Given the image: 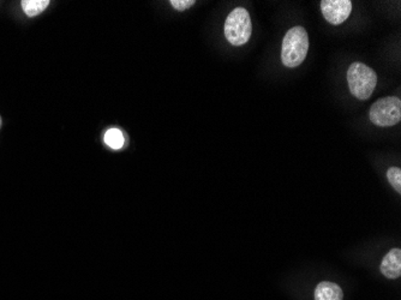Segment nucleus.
Segmentation results:
<instances>
[{
	"label": "nucleus",
	"mask_w": 401,
	"mask_h": 300,
	"mask_svg": "<svg viewBox=\"0 0 401 300\" xmlns=\"http://www.w3.org/2000/svg\"><path fill=\"white\" fill-rule=\"evenodd\" d=\"M347 83L351 93L357 99L368 100L376 88L378 75L366 64H351L347 70Z\"/></svg>",
	"instance_id": "2"
},
{
	"label": "nucleus",
	"mask_w": 401,
	"mask_h": 300,
	"mask_svg": "<svg viewBox=\"0 0 401 300\" xmlns=\"http://www.w3.org/2000/svg\"><path fill=\"white\" fill-rule=\"evenodd\" d=\"M225 36L233 46H243L247 44L252 33L250 15L244 8H236L225 22Z\"/></svg>",
	"instance_id": "3"
},
{
	"label": "nucleus",
	"mask_w": 401,
	"mask_h": 300,
	"mask_svg": "<svg viewBox=\"0 0 401 300\" xmlns=\"http://www.w3.org/2000/svg\"><path fill=\"white\" fill-rule=\"evenodd\" d=\"M344 292L341 287L334 282L323 281L315 289V300H342Z\"/></svg>",
	"instance_id": "7"
},
{
	"label": "nucleus",
	"mask_w": 401,
	"mask_h": 300,
	"mask_svg": "<svg viewBox=\"0 0 401 300\" xmlns=\"http://www.w3.org/2000/svg\"><path fill=\"white\" fill-rule=\"evenodd\" d=\"M105 142L112 149H120L124 146V134L118 129H110L105 134Z\"/></svg>",
	"instance_id": "9"
},
{
	"label": "nucleus",
	"mask_w": 401,
	"mask_h": 300,
	"mask_svg": "<svg viewBox=\"0 0 401 300\" xmlns=\"http://www.w3.org/2000/svg\"><path fill=\"white\" fill-rule=\"evenodd\" d=\"M50 5V0H22L21 6L28 17L39 16Z\"/></svg>",
	"instance_id": "8"
},
{
	"label": "nucleus",
	"mask_w": 401,
	"mask_h": 300,
	"mask_svg": "<svg viewBox=\"0 0 401 300\" xmlns=\"http://www.w3.org/2000/svg\"><path fill=\"white\" fill-rule=\"evenodd\" d=\"M387 179L390 182V185L393 186L394 190L397 194L401 192V170L399 167H390L387 171Z\"/></svg>",
	"instance_id": "10"
},
{
	"label": "nucleus",
	"mask_w": 401,
	"mask_h": 300,
	"mask_svg": "<svg viewBox=\"0 0 401 300\" xmlns=\"http://www.w3.org/2000/svg\"><path fill=\"white\" fill-rule=\"evenodd\" d=\"M195 4L193 0H172L171 5L178 11H184Z\"/></svg>",
	"instance_id": "11"
},
{
	"label": "nucleus",
	"mask_w": 401,
	"mask_h": 300,
	"mask_svg": "<svg viewBox=\"0 0 401 300\" xmlns=\"http://www.w3.org/2000/svg\"><path fill=\"white\" fill-rule=\"evenodd\" d=\"M381 272L387 279L395 280L401 275V250L392 249L387 253L381 263Z\"/></svg>",
	"instance_id": "6"
},
{
	"label": "nucleus",
	"mask_w": 401,
	"mask_h": 300,
	"mask_svg": "<svg viewBox=\"0 0 401 300\" xmlns=\"http://www.w3.org/2000/svg\"><path fill=\"white\" fill-rule=\"evenodd\" d=\"M321 10L328 23L339 25L350 17L352 3L350 0H322Z\"/></svg>",
	"instance_id": "5"
},
{
	"label": "nucleus",
	"mask_w": 401,
	"mask_h": 300,
	"mask_svg": "<svg viewBox=\"0 0 401 300\" xmlns=\"http://www.w3.org/2000/svg\"><path fill=\"white\" fill-rule=\"evenodd\" d=\"M309 51V36L303 27L290 29L283 40L281 62L288 67H297L303 63Z\"/></svg>",
	"instance_id": "1"
},
{
	"label": "nucleus",
	"mask_w": 401,
	"mask_h": 300,
	"mask_svg": "<svg viewBox=\"0 0 401 300\" xmlns=\"http://www.w3.org/2000/svg\"><path fill=\"white\" fill-rule=\"evenodd\" d=\"M370 120L381 127H394L401 120V101L397 98L390 96L380 99L371 106L369 112Z\"/></svg>",
	"instance_id": "4"
}]
</instances>
